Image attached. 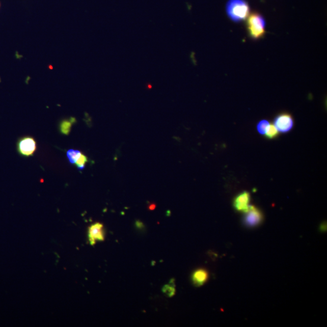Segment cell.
I'll return each mask as SVG.
<instances>
[{"instance_id": "obj_1", "label": "cell", "mask_w": 327, "mask_h": 327, "mask_svg": "<svg viewBox=\"0 0 327 327\" xmlns=\"http://www.w3.org/2000/svg\"><path fill=\"white\" fill-rule=\"evenodd\" d=\"M226 11L231 20L240 22L246 21L251 14V6L247 0H228Z\"/></svg>"}, {"instance_id": "obj_2", "label": "cell", "mask_w": 327, "mask_h": 327, "mask_svg": "<svg viewBox=\"0 0 327 327\" xmlns=\"http://www.w3.org/2000/svg\"><path fill=\"white\" fill-rule=\"evenodd\" d=\"M246 20L247 30L249 37L253 40H259L264 36L266 33V21L260 13L252 12Z\"/></svg>"}, {"instance_id": "obj_3", "label": "cell", "mask_w": 327, "mask_h": 327, "mask_svg": "<svg viewBox=\"0 0 327 327\" xmlns=\"http://www.w3.org/2000/svg\"><path fill=\"white\" fill-rule=\"evenodd\" d=\"M37 147L36 141L33 137H22L17 141V152L22 156H33L37 150Z\"/></svg>"}, {"instance_id": "obj_4", "label": "cell", "mask_w": 327, "mask_h": 327, "mask_svg": "<svg viewBox=\"0 0 327 327\" xmlns=\"http://www.w3.org/2000/svg\"><path fill=\"white\" fill-rule=\"evenodd\" d=\"M274 126L280 132L287 133L293 129L294 120L290 114L281 113L277 115L274 120Z\"/></svg>"}, {"instance_id": "obj_5", "label": "cell", "mask_w": 327, "mask_h": 327, "mask_svg": "<svg viewBox=\"0 0 327 327\" xmlns=\"http://www.w3.org/2000/svg\"><path fill=\"white\" fill-rule=\"evenodd\" d=\"M262 211L254 206H250L249 209L245 213L243 222L248 227H255L262 222Z\"/></svg>"}, {"instance_id": "obj_6", "label": "cell", "mask_w": 327, "mask_h": 327, "mask_svg": "<svg viewBox=\"0 0 327 327\" xmlns=\"http://www.w3.org/2000/svg\"><path fill=\"white\" fill-rule=\"evenodd\" d=\"M88 238L91 246H94L97 241H103L105 239L103 224L97 223L90 226L88 229Z\"/></svg>"}, {"instance_id": "obj_7", "label": "cell", "mask_w": 327, "mask_h": 327, "mask_svg": "<svg viewBox=\"0 0 327 327\" xmlns=\"http://www.w3.org/2000/svg\"><path fill=\"white\" fill-rule=\"evenodd\" d=\"M251 197L249 192L244 191L240 193L234 199L233 207L235 210L245 213L249 209L250 203H251Z\"/></svg>"}, {"instance_id": "obj_8", "label": "cell", "mask_w": 327, "mask_h": 327, "mask_svg": "<svg viewBox=\"0 0 327 327\" xmlns=\"http://www.w3.org/2000/svg\"><path fill=\"white\" fill-rule=\"evenodd\" d=\"M208 278L207 271L204 269H198L192 275V281L196 286L200 287L206 283Z\"/></svg>"}, {"instance_id": "obj_9", "label": "cell", "mask_w": 327, "mask_h": 327, "mask_svg": "<svg viewBox=\"0 0 327 327\" xmlns=\"http://www.w3.org/2000/svg\"><path fill=\"white\" fill-rule=\"evenodd\" d=\"M75 118H70L69 120H63L60 122L59 130L64 135H68L71 131L72 125L75 123Z\"/></svg>"}, {"instance_id": "obj_10", "label": "cell", "mask_w": 327, "mask_h": 327, "mask_svg": "<svg viewBox=\"0 0 327 327\" xmlns=\"http://www.w3.org/2000/svg\"><path fill=\"white\" fill-rule=\"evenodd\" d=\"M81 152L78 150L69 149L66 153L67 159L71 165H75L77 159L79 158Z\"/></svg>"}, {"instance_id": "obj_11", "label": "cell", "mask_w": 327, "mask_h": 327, "mask_svg": "<svg viewBox=\"0 0 327 327\" xmlns=\"http://www.w3.org/2000/svg\"><path fill=\"white\" fill-rule=\"evenodd\" d=\"M162 291L168 297L174 296L176 292L174 282L171 281L168 284L165 285L162 287Z\"/></svg>"}, {"instance_id": "obj_12", "label": "cell", "mask_w": 327, "mask_h": 327, "mask_svg": "<svg viewBox=\"0 0 327 327\" xmlns=\"http://www.w3.org/2000/svg\"><path fill=\"white\" fill-rule=\"evenodd\" d=\"M279 134H280V131L278 130L277 127L274 126V124H270L265 135L266 139L268 140H274L277 139Z\"/></svg>"}, {"instance_id": "obj_13", "label": "cell", "mask_w": 327, "mask_h": 327, "mask_svg": "<svg viewBox=\"0 0 327 327\" xmlns=\"http://www.w3.org/2000/svg\"><path fill=\"white\" fill-rule=\"evenodd\" d=\"M270 125V123H269V121L267 120H264L259 121L257 125V130L259 133H260L262 135H264V134L267 132Z\"/></svg>"}, {"instance_id": "obj_14", "label": "cell", "mask_w": 327, "mask_h": 327, "mask_svg": "<svg viewBox=\"0 0 327 327\" xmlns=\"http://www.w3.org/2000/svg\"><path fill=\"white\" fill-rule=\"evenodd\" d=\"M88 162V157L86 156L85 154L81 153V155H80L79 158L77 159L75 165L79 171H82V170L85 169L86 164H87Z\"/></svg>"}, {"instance_id": "obj_15", "label": "cell", "mask_w": 327, "mask_h": 327, "mask_svg": "<svg viewBox=\"0 0 327 327\" xmlns=\"http://www.w3.org/2000/svg\"><path fill=\"white\" fill-rule=\"evenodd\" d=\"M320 230L321 232H325L326 230V224L323 223L320 226Z\"/></svg>"}, {"instance_id": "obj_16", "label": "cell", "mask_w": 327, "mask_h": 327, "mask_svg": "<svg viewBox=\"0 0 327 327\" xmlns=\"http://www.w3.org/2000/svg\"><path fill=\"white\" fill-rule=\"evenodd\" d=\"M155 207H156L155 205L154 204H152L150 205V206H149V209L150 210H154V209H155Z\"/></svg>"}, {"instance_id": "obj_17", "label": "cell", "mask_w": 327, "mask_h": 327, "mask_svg": "<svg viewBox=\"0 0 327 327\" xmlns=\"http://www.w3.org/2000/svg\"><path fill=\"white\" fill-rule=\"evenodd\" d=\"M0 8H1V3H0Z\"/></svg>"}]
</instances>
